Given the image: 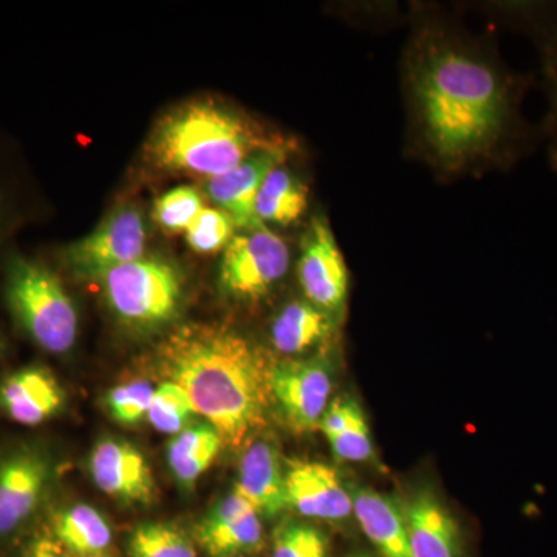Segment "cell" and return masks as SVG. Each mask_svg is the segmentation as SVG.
Masks as SVG:
<instances>
[{
    "label": "cell",
    "instance_id": "cell-1",
    "mask_svg": "<svg viewBox=\"0 0 557 557\" xmlns=\"http://www.w3.org/2000/svg\"><path fill=\"white\" fill-rule=\"evenodd\" d=\"M409 84L421 135L442 163L502 157L522 134V81L483 51L429 35L412 51Z\"/></svg>",
    "mask_w": 557,
    "mask_h": 557
},
{
    "label": "cell",
    "instance_id": "cell-2",
    "mask_svg": "<svg viewBox=\"0 0 557 557\" xmlns=\"http://www.w3.org/2000/svg\"><path fill=\"white\" fill-rule=\"evenodd\" d=\"M159 361L166 379L188 394L196 412L231 448L244 446L265 424L274 364L236 330L180 327L161 344Z\"/></svg>",
    "mask_w": 557,
    "mask_h": 557
},
{
    "label": "cell",
    "instance_id": "cell-3",
    "mask_svg": "<svg viewBox=\"0 0 557 557\" xmlns=\"http://www.w3.org/2000/svg\"><path fill=\"white\" fill-rule=\"evenodd\" d=\"M281 146L288 143L239 110L196 100L172 109L159 121L148 141V156L160 171L211 180L260 150Z\"/></svg>",
    "mask_w": 557,
    "mask_h": 557
},
{
    "label": "cell",
    "instance_id": "cell-4",
    "mask_svg": "<svg viewBox=\"0 0 557 557\" xmlns=\"http://www.w3.org/2000/svg\"><path fill=\"white\" fill-rule=\"evenodd\" d=\"M3 295L20 327L44 351L64 355L75 346L78 313L49 267L21 255L10 256Z\"/></svg>",
    "mask_w": 557,
    "mask_h": 557
},
{
    "label": "cell",
    "instance_id": "cell-5",
    "mask_svg": "<svg viewBox=\"0 0 557 557\" xmlns=\"http://www.w3.org/2000/svg\"><path fill=\"white\" fill-rule=\"evenodd\" d=\"M110 310L131 327L166 324L182 304V276L168 260L141 258L106 271L100 278Z\"/></svg>",
    "mask_w": 557,
    "mask_h": 557
},
{
    "label": "cell",
    "instance_id": "cell-6",
    "mask_svg": "<svg viewBox=\"0 0 557 557\" xmlns=\"http://www.w3.org/2000/svg\"><path fill=\"white\" fill-rule=\"evenodd\" d=\"M287 242L267 228L239 231L223 249L219 284L233 299L256 300L269 295L287 274Z\"/></svg>",
    "mask_w": 557,
    "mask_h": 557
},
{
    "label": "cell",
    "instance_id": "cell-7",
    "mask_svg": "<svg viewBox=\"0 0 557 557\" xmlns=\"http://www.w3.org/2000/svg\"><path fill=\"white\" fill-rule=\"evenodd\" d=\"M53 478L49 450L33 443L0 449V542L17 536L32 522Z\"/></svg>",
    "mask_w": 557,
    "mask_h": 557
},
{
    "label": "cell",
    "instance_id": "cell-8",
    "mask_svg": "<svg viewBox=\"0 0 557 557\" xmlns=\"http://www.w3.org/2000/svg\"><path fill=\"white\" fill-rule=\"evenodd\" d=\"M333 391L327 359H285L271 375V397L292 431L304 434L319 429Z\"/></svg>",
    "mask_w": 557,
    "mask_h": 557
},
{
    "label": "cell",
    "instance_id": "cell-9",
    "mask_svg": "<svg viewBox=\"0 0 557 557\" xmlns=\"http://www.w3.org/2000/svg\"><path fill=\"white\" fill-rule=\"evenodd\" d=\"M146 226L135 207H120L94 233L64 252L65 262L79 276L100 278L106 271L145 258Z\"/></svg>",
    "mask_w": 557,
    "mask_h": 557
},
{
    "label": "cell",
    "instance_id": "cell-10",
    "mask_svg": "<svg viewBox=\"0 0 557 557\" xmlns=\"http://www.w3.org/2000/svg\"><path fill=\"white\" fill-rule=\"evenodd\" d=\"M304 296L314 307L336 318L346 309L348 271L329 223L314 219L304 237L298 263Z\"/></svg>",
    "mask_w": 557,
    "mask_h": 557
},
{
    "label": "cell",
    "instance_id": "cell-11",
    "mask_svg": "<svg viewBox=\"0 0 557 557\" xmlns=\"http://www.w3.org/2000/svg\"><path fill=\"white\" fill-rule=\"evenodd\" d=\"M285 493L287 507L304 518L338 523L354 516L350 487L322 461H292L285 469Z\"/></svg>",
    "mask_w": 557,
    "mask_h": 557
},
{
    "label": "cell",
    "instance_id": "cell-12",
    "mask_svg": "<svg viewBox=\"0 0 557 557\" xmlns=\"http://www.w3.org/2000/svg\"><path fill=\"white\" fill-rule=\"evenodd\" d=\"M89 471L106 496L124 504H152L157 487L145 456L131 443L102 440L90 454Z\"/></svg>",
    "mask_w": 557,
    "mask_h": 557
},
{
    "label": "cell",
    "instance_id": "cell-13",
    "mask_svg": "<svg viewBox=\"0 0 557 557\" xmlns=\"http://www.w3.org/2000/svg\"><path fill=\"white\" fill-rule=\"evenodd\" d=\"M287 152L288 146L260 150L234 170L208 180L209 199L230 215L237 231L263 226L256 215L260 185L273 168L284 163Z\"/></svg>",
    "mask_w": 557,
    "mask_h": 557
},
{
    "label": "cell",
    "instance_id": "cell-14",
    "mask_svg": "<svg viewBox=\"0 0 557 557\" xmlns=\"http://www.w3.org/2000/svg\"><path fill=\"white\" fill-rule=\"evenodd\" d=\"M199 541L211 557L248 555L262 547V520L259 512L234 491L201 520Z\"/></svg>",
    "mask_w": 557,
    "mask_h": 557
},
{
    "label": "cell",
    "instance_id": "cell-15",
    "mask_svg": "<svg viewBox=\"0 0 557 557\" xmlns=\"http://www.w3.org/2000/svg\"><path fill=\"white\" fill-rule=\"evenodd\" d=\"M412 557H461L460 528L431 490H420L401 504Z\"/></svg>",
    "mask_w": 557,
    "mask_h": 557
},
{
    "label": "cell",
    "instance_id": "cell-16",
    "mask_svg": "<svg viewBox=\"0 0 557 557\" xmlns=\"http://www.w3.org/2000/svg\"><path fill=\"white\" fill-rule=\"evenodd\" d=\"M64 391L53 373L38 366L11 373L0 383V410L22 426H39L58 416Z\"/></svg>",
    "mask_w": 557,
    "mask_h": 557
},
{
    "label": "cell",
    "instance_id": "cell-17",
    "mask_svg": "<svg viewBox=\"0 0 557 557\" xmlns=\"http://www.w3.org/2000/svg\"><path fill=\"white\" fill-rule=\"evenodd\" d=\"M236 493L248 502L260 518H274L287 509L285 471L276 446L256 440L240 458Z\"/></svg>",
    "mask_w": 557,
    "mask_h": 557
},
{
    "label": "cell",
    "instance_id": "cell-18",
    "mask_svg": "<svg viewBox=\"0 0 557 557\" xmlns=\"http://www.w3.org/2000/svg\"><path fill=\"white\" fill-rule=\"evenodd\" d=\"M354 516L380 557H412L401 504L364 486L350 487Z\"/></svg>",
    "mask_w": 557,
    "mask_h": 557
},
{
    "label": "cell",
    "instance_id": "cell-19",
    "mask_svg": "<svg viewBox=\"0 0 557 557\" xmlns=\"http://www.w3.org/2000/svg\"><path fill=\"white\" fill-rule=\"evenodd\" d=\"M335 330V318L309 300H293L278 311L271 324V344L285 357L304 355L327 343Z\"/></svg>",
    "mask_w": 557,
    "mask_h": 557
},
{
    "label": "cell",
    "instance_id": "cell-20",
    "mask_svg": "<svg viewBox=\"0 0 557 557\" xmlns=\"http://www.w3.org/2000/svg\"><path fill=\"white\" fill-rule=\"evenodd\" d=\"M225 443L209 423L193 424L168 445V463L183 486H193L214 463Z\"/></svg>",
    "mask_w": 557,
    "mask_h": 557
},
{
    "label": "cell",
    "instance_id": "cell-21",
    "mask_svg": "<svg viewBox=\"0 0 557 557\" xmlns=\"http://www.w3.org/2000/svg\"><path fill=\"white\" fill-rule=\"evenodd\" d=\"M58 544L70 555L89 557L104 553L112 544V527L98 509L78 504L64 508L53 519Z\"/></svg>",
    "mask_w": 557,
    "mask_h": 557
},
{
    "label": "cell",
    "instance_id": "cell-22",
    "mask_svg": "<svg viewBox=\"0 0 557 557\" xmlns=\"http://www.w3.org/2000/svg\"><path fill=\"white\" fill-rule=\"evenodd\" d=\"M309 207V189L284 163L273 168L260 185L256 199L259 222L292 225L302 218Z\"/></svg>",
    "mask_w": 557,
    "mask_h": 557
},
{
    "label": "cell",
    "instance_id": "cell-23",
    "mask_svg": "<svg viewBox=\"0 0 557 557\" xmlns=\"http://www.w3.org/2000/svg\"><path fill=\"white\" fill-rule=\"evenodd\" d=\"M527 20L536 32L537 44L541 47L549 98L547 132L552 141L553 156L557 161V9L530 10Z\"/></svg>",
    "mask_w": 557,
    "mask_h": 557
},
{
    "label": "cell",
    "instance_id": "cell-24",
    "mask_svg": "<svg viewBox=\"0 0 557 557\" xmlns=\"http://www.w3.org/2000/svg\"><path fill=\"white\" fill-rule=\"evenodd\" d=\"M131 557H197L190 539L170 523H143L129 537Z\"/></svg>",
    "mask_w": 557,
    "mask_h": 557
},
{
    "label": "cell",
    "instance_id": "cell-25",
    "mask_svg": "<svg viewBox=\"0 0 557 557\" xmlns=\"http://www.w3.org/2000/svg\"><path fill=\"white\" fill-rule=\"evenodd\" d=\"M197 416L193 401L178 384L164 381L156 387L148 412L149 423L161 434L177 435Z\"/></svg>",
    "mask_w": 557,
    "mask_h": 557
},
{
    "label": "cell",
    "instance_id": "cell-26",
    "mask_svg": "<svg viewBox=\"0 0 557 557\" xmlns=\"http://www.w3.org/2000/svg\"><path fill=\"white\" fill-rule=\"evenodd\" d=\"M329 539L310 523L284 520L274 531L270 557H329Z\"/></svg>",
    "mask_w": 557,
    "mask_h": 557
},
{
    "label": "cell",
    "instance_id": "cell-27",
    "mask_svg": "<svg viewBox=\"0 0 557 557\" xmlns=\"http://www.w3.org/2000/svg\"><path fill=\"white\" fill-rule=\"evenodd\" d=\"M236 231L233 220L222 209L203 207L185 233L194 251L209 255L225 249Z\"/></svg>",
    "mask_w": 557,
    "mask_h": 557
},
{
    "label": "cell",
    "instance_id": "cell-28",
    "mask_svg": "<svg viewBox=\"0 0 557 557\" xmlns=\"http://www.w3.org/2000/svg\"><path fill=\"white\" fill-rule=\"evenodd\" d=\"M203 208L199 190L178 186L164 193L153 205V219L168 233H185Z\"/></svg>",
    "mask_w": 557,
    "mask_h": 557
},
{
    "label": "cell",
    "instance_id": "cell-29",
    "mask_svg": "<svg viewBox=\"0 0 557 557\" xmlns=\"http://www.w3.org/2000/svg\"><path fill=\"white\" fill-rule=\"evenodd\" d=\"M156 387L149 381H132L120 384L106 398L110 417L124 426H134L148 417Z\"/></svg>",
    "mask_w": 557,
    "mask_h": 557
},
{
    "label": "cell",
    "instance_id": "cell-30",
    "mask_svg": "<svg viewBox=\"0 0 557 557\" xmlns=\"http://www.w3.org/2000/svg\"><path fill=\"white\" fill-rule=\"evenodd\" d=\"M329 445L333 454L344 461L362 463L373 457V442L370 437V428L361 406H355L348 418L346 428L335 437H330Z\"/></svg>",
    "mask_w": 557,
    "mask_h": 557
},
{
    "label": "cell",
    "instance_id": "cell-31",
    "mask_svg": "<svg viewBox=\"0 0 557 557\" xmlns=\"http://www.w3.org/2000/svg\"><path fill=\"white\" fill-rule=\"evenodd\" d=\"M28 557H81L75 555H62L61 549L54 547L51 542H39L35 548L32 549Z\"/></svg>",
    "mask_w": 557,
    "mask_h": 557
},
{
    "label": "cell",
    "instance_id": "cell-32",
    "mask_svg": "<svg viewBox=\"0 0 557 557\" xmlns=\"http://www.w3.org/2000/svg\"><path fill=\"white\" fill-rule=\"evenodd\" d=\"M3 223H5V199H3L2 194H0V236L3 233Z\"/></svg>",
    "mask_w": 557,
    "mask_h": 557
},
{
    "label": "cell",
    "instance_id": "cell-33",
    "mask_svg": "<svg viewBox=\"0 0 557 557\" xmlns=\"http://www.w3.org/2000/svg\"><path fill=\"white\" fill-rule=\"evenodd\" d=\"M347 557H375V556L369 555V553H366V552H357V553H351V555H348Z\"/></svg>",
    "mask_w": 557,
    "mask_h": 557
},
{
    "label": "cell",
    "instance_id": "cell-34",
    "mask_svg": "<svg viewBox=\"0 0 557 557\" xmlns=\"http://www.w3.org/2000/svg\"><path fill=\"white\" fill-rule=\"evenodd\" d=\"M0 354H2V347H0Z\"/></svg>",
    "mask_w": 557,
    "mask_h": 557
}]
</instances>
